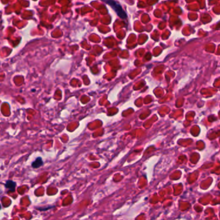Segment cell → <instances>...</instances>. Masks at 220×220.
<instances>
[{
  "label": "cell",
  "mask_w": 220,
  "mask_h": 220,
  "mask_svg": "<svg viewBox=\"0 0 220 220\" xmlns=\"http://www.w3.org/2000/svg\"><path fill=\"white\" fill-rule=\"evenodd\" d=\"M109 5L111 6L114 9V10L116 11V12L117 13L118 15L122 19H125L127 18V14L125 12V11H123V10L121 8V5L120 4L117 3L116 2H114V1H107L106 2Z\"/></svg>",
  "instance_id": "1"
},
{
  "label": "cell",
  "mask_w": 220,
  "mask_h": 220,
  "mask_svg": "<svg viewBox=\"0 0 220 220\" xmlns=\"http://www.w3.org/2000/svg\"><path fill=\"white\" fill-rule=\"evenodd\" d=\"M16 183L12 180H7L5 183V187L8 188L10 192H14Z\"/></svg>",
  "instance_id": "2"
},
{
  "label": "cell",
  "mask_w": 220,
  "mask_h": 220,
  "mask_svg": "<svg viewBox=\"0 0 220 220\" xmlns=\"http://www.w3.org/2000/svg\"><path fill=\"white\" fill-rule=\"evenodd\" d=\"M43 160H42V158L41 157H38V158H36V159H35V160L32 162V167H33V168H34V169H38V168L40 167L41 166L43 165Z\"/></svg>",
  "instance_id": "3"
}]
</instances>
